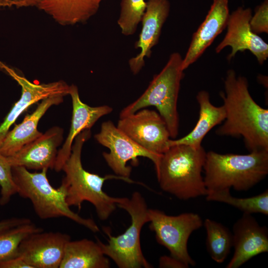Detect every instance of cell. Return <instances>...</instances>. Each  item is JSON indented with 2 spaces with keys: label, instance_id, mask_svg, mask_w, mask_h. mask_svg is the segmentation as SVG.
<instances>
[{
  "label": "cell",
  "instance_id": "1",
  "mask_svg": "<svg viewBox=\"0 0 268 268\" xmlns=\"http://www.w3.org/2000/svg\"><path fill=\"white\" fill-rule=\"evenodd\" d=\"M225 122L216 131L219 135L242 136L251 151H268V110L253 99L247 78L229 69L224 79Z\"/></svg>",
  "mask_w": 268,
  "mask_h": 268
},
{
  "label": "cell",
  "instance_id": "2",
  "mask_svg": "<svg viewBox=\"0 0 268 268\" xmlns=\"http://www.w3.org/2000/svg\"><path fill=\"white\" fill-rule=\"evenodd\" d=\"M90 136V130H86L75 137L71 154L62 169L66 175L61 186L66 192V201L69 207L74 206L80 210L83 202L88 201L95 207L99 218L105 220L115 210L119 199L109 196L103 191L105 181L115 179L129 183L134 182L129 178L116 175L101 177L83 168L81 160L82 148Z\"/></svg>",
  "mask_w": 268,
  "mask_h": 268
},
{
  "label": "cell",
  "instance_id": "3",
  "mask_svg": "<svg viewBox=\"0 0 268 268\" xmlns=\"http://www.w3.org/2000/svg\"><path fill=\"white\" fill-rule=\"evenodd\" d=\"M206 154L202 146H170L155 167L161 189L181 200L206 196L207 191L201 175Z\"/></svg>",
  "mask_w": 268,
  "mask_h": 268
},
{
  "label": "cell",
  "instance_id": "4",
  "mask_svg": "<svg viewBox=\"0 0 268 268\" xmlns=\"http://www.w3.org/2000/svg\"><path fill=\"white\" fill-rule=\"evenodd\" d=\"M203 169L207 194L231 188L247 191L268 175V151H253L248 154L210 151L206 154Z\"/></svg>",
  "mask_w": 268,
  "mask_h": 268
},
{
  "label": "cell",
  "instance_id": "5",
  "mask_svg": "<svg viewBox=\"0 0 268 268\" xmlns=\"http://www.w3.org/2000/svg\"><path fill=\"white\" fill-rule=\"evenodd\" d=\"M182 61L180 53L171 54L165 66L153 76L141 95L121 111L120 118L154 106L165 121L171 138H175L179 127L177 101L181 81L184 75Z\"/></svg>",
  "mask_w": 268,
  "mask_h": 268
},
{
  "label": "cell",
  "instance_id": "6",
  "mask_svg": "<svg viewBox=\"0 0 268 268\" xmlns=\"http://www.w3.org/2000/svg\"><path fill=\"white\" fill-rule=\"evenodd\" d=\"M48 169L31 173L22 166L12 167L17 194L31 201L36 214L42 219L66 217L93 232L99 231L93 219L82 217L70 209L66 201L64 188L60 186L55 189L49 183L47 176Z\"/></svg>",
  "mask_w": 268,
  "mask_h": 268
},
{
  "label": "cell",
  "instance_id": "7",
  "mask_svg": "<svg viewBox=\"0 0 268 268\" xmlns=\"http://www.w3.org/2000/svg\"><path fill=\"white\" fill-rule=\"evenodd\" d=\"M117 206L127 211L131 217V223L124 233L113 236L110 230L104 227L108 236V243L104 244L97 239L103 254L110 257L120 268H150L142 252L140 235L144 224L149 221L146 202L138 192H134L130 199L119 198Z\"/></svg>",
  "mask_w": 268,
  "mask_h": 268
},
{
  "label": "cell",
  "instance_id": "8",
  "mask_svg": "<svg viewBox=\"0 0 268 268\" xmlns=\"http://www.w3.org/2000/svg\"><path fill=\"white\" fill-rule=\"evenodd\" d=\"M149 228L154 232L156 239L166 247L170 256L188 266H195V261L188 250L191 234L200 228L203 221L199 214L186 212L176 216L168 215L156 209H148Z\"/></svg>",
  "mask_w": 268,
  "mask_h": 268
},
{
  "label": "cell",
  "instance_id": "9",
  "mask_svg": "<svg viewBox=\"0 0 268 268\" xmlns=\"http://www.w3.org/2000/svg\"><path fill=\"white\" fill-rule=\"evenodd\" d=\"M97 141L107 147L109 152H103V156L109 167L116 175L129 178L132 168L127 165L132 160L137 164L138 157L151 160L157 166L161 155L144 149L115 126L112 121L103 122L100 132L94 135Z\"/></svg>",
  "mask_w": 268,
  "mask_h": 268
},
{
  "label": "cell",
  "instance_id": "10",
  "mask_svg": "<svg viewBox=\"0 0 268 268\" xmlns=\"http://www.w3.org/2000/svg\"><path fill=\"white\" fill-rule=\"evenodd\" d=\"M117 127L154 154L161 155L169 148V130L164 120L155 111L143 108L120 118Z\"/></svg>",
  "mask_w": 268,
  "mask_h": 268
},
{
  "label": "cell",
  "instance_id": "11",
  "mask_svg": "<svg viewBox=\"0 0 268 268\" xmlns=\"http://www.w3.org/2000/svg\"><path fill=\"white\" fill-rule=\"evenodd\" d=\"M252 16L250 8L240 6L229 15L227 24V32L217 46L215 51L220 53L225 47L231 48L227 57L230 60L238 52L248 50L263 65L268 58V45L251 29L250 21Z\"/></svg>",
  "mask_w": 268,
  "mask_h": 268
},
{
  "label": "cell",
  "instance_id": "12",
  "mask_svg": "<svg viewBox=\"0 0 268 268\" xmlns=\"http://www.w3.org/2000/svg\"><path fill=\"white\" fill-rule=\"evenodd\" d=\"M69 235L61 232L33 233L20 243L18 256L32 268H59Z\"/></svg>",
  "mask_w": 268,
  "mask_h": 268
},
{
  "label": "cell",
  "instance_id": "13",
  "mask_svg": "<svg viewBox=\"0 0 268 268\" xmlns=\"http://www.w3.org/2000/svg\"><path fill=\"white\" fill-rule=\"evenodd\" d=\"M234 252L226 268H238L254 257L268 252V230L251 214L243 213L232 229Z\"/></svg>",
  "mask_w": 268,
  "mask_h": 268
},
{
  "label": "cell",
  "instance_id": "14",
  "mask_svg": "<svg viewBox=\"0 0 268 268\" xmlns=\"http://www.w3.org/2000/svg\"><path fill=\"white\" fill-rule=\"evenodd\" d=\"M0 67L13 77L21 87V95L0 125V143L9 131L10 127L19 116L29 106L40 100L54 95H68L70 85L60 80L48 83L36 84L18 74L0 61Z\"/></svg>",
  "mask_w": 268,
  "mask_h": 268
},
{
  "label": "cell",
  "instance_id": "15",
  "mask_svg": "<svg viewBox=\"0 0 268 268\" xmlns=\"http://www.w3.org/2000/svg\"><path fill=\"white\" fill-rule=\"evenodd\" d=\"M170 10L168 0H148L146 8L141 21L142 27L138 39L135 44V49L140 52L129 61L132 73L138 74L145 65V58H149L152 49L159 42L163 26Z\"/></svg>",
  "mask_w": 268,
  "mask_h": 268
},
{
  "label": "cell",
  "instance_id": "16",
  "mask_svg": "<svg viewBox=\"0 0 268 268\" xmlns=\"http://www.w3.org/2000/svg\"><path fill=\"white\" fill-rule=\"evenodd\" d=\"M63 139V130L54 127L24 145L14 155L6 157L11 166L27 169H54L58 151Z\"/></svg>",
  "mask_w": 268,
  "mask_h": 268
},
{
  "label": "cell",
  "instance_id": "17",
  "mask_svg": "<svg viewBox=\"0 0 268 268\" xmlns=\"http://www.w3.org/2000/svg\"><path fill=\"white\" fill-rule=\"evenodd\" d=\"M230 13L228 0H213L204 20L194 33L182 61L184 70L196 62L226 28Z\"/></svg>",
  "mask_w": 268,
  "mask_h": 268
},
{
  "label": "cell",
  "instance_id": "18",
  "mask_svg": "<svg viewBox=\"0 0 268 268\" xmlns=\"http://www.w3.org/2000/svg\"><path fill=\"white\" fill-rule=\"evenodd\" d=\"M69 95L71 96L72 104L71 123L66 141L57 153L54 168L57 172L62 170L69 158L75 137L82 131L90 130L101 117L113 111V109L108 105L91 107L82 102L79 97L78 88L75 85H70Z\"/></svg>",
  "mask_w": 268,
  "mask_h": 268
},
{
  "label": "cell",
  "instance_id": "19",
  "mask_svg": "<svg viewBox=\"0 0 268 268\" xmlns=\"http://www.w3.org/2000/svg\"><path fill=\"white\" fill-rule=\"evenodd\" d=\"M63 95H54L42 100L36 110L25 116L23 121L8 131L0 143V152L5 157L14 155L28 143L38 138L42 133L37 130L40 119L53 105L63 101Z\"/></svg>",
  "mask_w": 268,
  "mask_h": 268
},
{
  "label": "cell",
  "instance_id": "20",
  "mask_svg": "<svg viewBox=\"0 0 268 268\" xmlns=\"http://www.w3.org/2000/svg\"><path fill=\"white\" fill-rule=\"evenodd\" d=\"M104 0H39L36 7L63 26L86 22Z\"/></svg>",
  "mask_w": 268,
  "mask_h": 268
},
{
  "label": "cell",
  "instance_id": "21",
  "mask_svg": "<svg viewBox=\"0 0 268 268\" xmlns=\"http://www.w3.org/2000/svg\"><path fill=\"white\" fill-rule=\"evenodd\" d=\"M197 100L200 106L198 121L192 131L184 137L177 139H170L169 146L175 144H186L193 147L201 146V142L214 127L221 124L226 117L223 105L217 107L210 101L209 93L201 90L198 92Z\"/></svg>",
  "mask_w": 268,
  "mask_h": 268
},
{
  "label": "cell",
  "instance_id": "22",
  "mask_svg": "<svg viewBox=\"0 0 268 268\" xmlns=\"http://www.w3.org/2000/svg\"><path fill=\"white\" fill-rule=\"evenodd\" d=\"M110 264L97 243L87 239L66 244L60 268H108Z\"/></svg>",
  "mask_w": 268,
  "mask_h": 268
},
{
  "label": "cell",
  "instance_id": "23",
  "mask_svg": "<svg viewBox=\"0 0 268 268\" xmlns=\"http://www.w3.org/2000/svg\"><path fill=\"white\" fill-rule=\"evenodd\" d=\"M206 233V248L211 259L216 263L224 262L233 247V235L225 226L206 218L203 223Z\"/></svg>",
  "mask_w": 268,
  "mask_h": 268
},
{
  "label": "cell",
  "instance_id": "24",
  "mask_svg": "<svg viewBox=\"0 0 268 268\" xmlns=\"http://www.w3.org/2000/svg\"><path fill=\"white\" fill-rule=\"evenodd\" d=\"M207 201H215L230 205L243 213H260L268 215V190L250 198H239L232 196L230 189L215 191L206 196Z\"/></svg>",
  "mask_w": 268,
  "mask_h": 268
},
{
  "label": "cell",
  "instance_id": "25",
  "mask_svg": "<svg viewBox=\"0 0 268 268\" xmlns=\"http://www.w3.org/2000/svg\"><path fill=\"white\" fill-rule=\"evenodd\" d=\"M43 231L32 222L23 224L0 234V262L18 256L21 241L29 235Z\"/></svg>",
  "mask_w": 268,
  "mask_h": 268
},
{
  "label": "cell",
  "instance_id": "26",
  "mask_svg": "<svg viewBox=\"0 0 268 268\" xmlns=\"http://www.w3.org/2000/svg\"><path fill=\"white\" fill-rule=\"evenodd\" d=\"M146 8L144 0H122L118 24L125 36L135 33Z\"/></svg>",
  "mask_w": 268,
  "mask_h": 268
},
{
  "label": "cell",
  "instance_id": "27",
  "mask_svg": "<svg viewBox=\"0 0 268 268\" xmlns=\"http://www.w3.org/2000/svg\"><path fill=\"white\" fill-rule=\"evenodd\" d=\"M11 166L6 157L0 152V204H6L12 196L17 193V187L13 179Z\"/></svg>",
  "mask_w": 268,
  "mask_h": 268
},
{
  "label": "cell",
  "instance_id": "28",
  "mask_svg": "<svg viewBox=\"0 0 268 268\" xmlns=\"http://www.w3.org/2000/svg\"><path fill=\"white\" fill-rule=\"evenodd\" d=\"M250 24L252 31L257 34L268 33V0H264L256 7Z\"/></svg>",
  "mask_w": 268,
  "mask_h": 268
},
{
  "label": "cell",
  "instance_id": "29",
  "mask_svg": "<svg viewBox=\"0 0 268 268\" xmlns=\"http://www.w3.org/2000/svg\"><path fill=\"white\" fill-rule=\"evenodd\" d=\"M39 0H0V7L23 8L36 6Z\"/></svg>",
  "mask_w": 268,
  "mask_h": 268
},
{
  "label": "cell",
  "instance_id": "30",
  "mask_svg": "<svg viewBox=\"0 0 268 268\" xmlns=\"http://www.w3.org/2000/svg\"><path fill=\"white\" fill-rule=\"evenodd\" d=\"M27 218L13 217L0 221V234L17 226L31 222Z\"/></svg>",
  "mask_w": 268,
  "mask_h": 268
},
{
  "label": "cell",
  "instance_id": "31",
  "mask_svg": "<svg viewBox=\"0 0 268 268\" xmlns=\"http://www.w3.org/2000/svg\"><path fill=\"white\" fill-rule=\"evenodd\" d=\"M159 267L171 268H189L187 265L171 256H163L161 257L159 261Z\"/></svg>",
  "mask_w": 268,
  "mask_h": 268
},
{
  "label": "cell",
  "instance_id": "32",
  "mask_svg": "<svg viewBox=\"0 0 268 268\" xmlns=\"http://www.w3.org/2000/svg\"><path fill=\"white\" fill-rule=\"evenodd\" d=\"M0 268H32L19 256L0 262Z\"/></svg>",
  "mask_w": 268,
  "mask_h": 268
}]
</instances>
